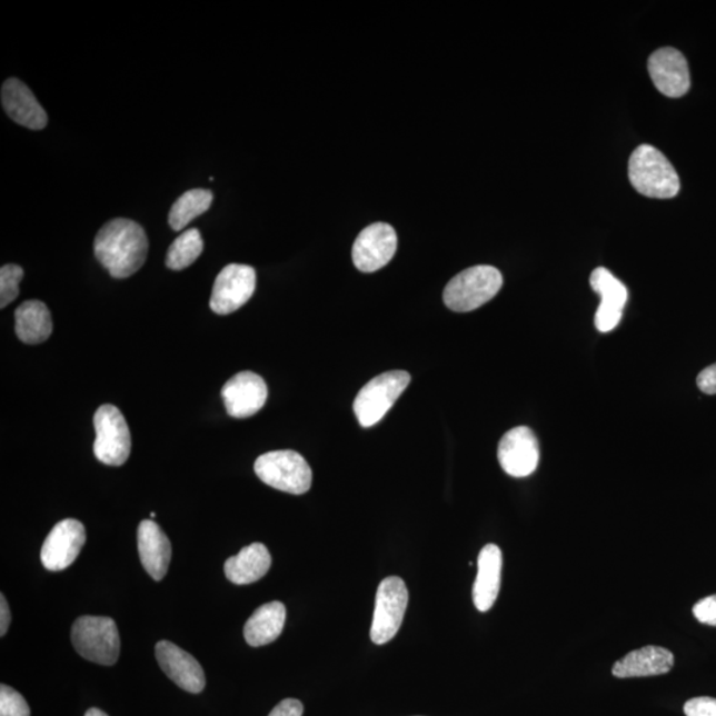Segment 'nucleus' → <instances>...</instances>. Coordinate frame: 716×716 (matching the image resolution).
Returning a JSON list of instances; mask_svg holds the SVG:
<instances>
[{
    "label": "nucleus",
    "instance_id": "f257e3e1",
    "mask_svg": "<svg viewBox=\"0 0 716 716\" xmlns=\"http://www.w3.org/2000/svg\"><path fill=\"white\" fill-rule=\"evenodd\" d=\"M95 255L110 277L127 279L143 266L149 240L142 226L135 220L116 218L101 227L95 238Z\"/></svg>",
    "mask_w": 716,
    "mask_h": 716
},
{
    "label": "nucleus",
    "instance_id": "f03ea898",
    "mask_svg": "<svg viewBox=\"0 0 716 716\" xmlns=\"http://www.w3.org/2000/svg\"><path fill=\"white\" fill-rule=\"evenodd\" d=\"M628 171L633 188L645 197L669 199L680 190L676 169L663 151L652 145H642L633 151Z\"/></svg>",
    "mask_w": 716,
    "mask_h": 716
},
{
    "label": "nucleus",
    "instance_id": "7ed1b4c3",
    "mask_svg": "<svg viewBox=\"0 0 716 716\" xmlns=\"http://www.w3.org/2000/svg\"><path fill=\"white\" fill-rule=\"evenodd\" d=\"M503 286L499 270L493 266H475L459 272L444 292L447 308L454 312H471L498 295Z\"/></svg>",
    "mask_w": 716,
    "mask_h": 716
},
{
    "label": "nucleus",
    "instance_id": "20e7f679",
    "mask_svg": "<svg viewBox=\"0 0 716 716\" xmlns=\"http://www.w3.org/2000/svg\"><path fill=\"white\" fill-rule=\"evenodd\" d=\"M71 639L76 652L93 664L112 666L120 657V633L112 618L82 616L76 619Z\"/></svg>",
    "mask_w": 716,
    "mask_h": 716
},
{
    "label": "nucleus",
    "instance_id": "39448f33",
    "mask_svg": "<svg viewBox=\"0 0 716 716\" xmlns=\"http://www.w3.org/2000/svg\"><path fill=\"white\" fill-rule=\"evenodd\" d=\"M253 470L263 484L288 494H306L312 485L311 467L292 450L263 454L255 463Z\"/></svg>",
    "mask_w": 716,
    "mask_h": 716
},
{
    "label": "nucleus",
    "instance_id": "423d86ee",
    "mask_svg": "<svg viewBox=\"0 0 716 716\" xmlns=\"http://www.w3.org/2000/svg\"><path fill=\"white\" fill-rule=\"evenodd\" d=\"M410 381L408 371L391 370L365 385L354 405L358 424L362 428H371L380 422L399 396L409 387Z\"/></svg>",
    "mask_w": 716,
    "mask_h": 716
},
{
    "label": "nucleus",
    "instance_id": "0eeeda50",
    "mask_svg": "<svg viewBox=\"0 0 716 716\" xmlns=\"http://www.w3.org/2000/svg\"><path fill=\"white\" fill-rule=\"evenodd\" d=\"M93 453L101 464L122 466L132 450V437L126 417L113 405H102L95 412Z\"/></svg>",
    "mask_w": 716,
    "mask_h": 716
},
{
    "label": "nucleus",
    "instance_id": "6e6552de",
    "mask_svg": "<svg viewBox=\"0 0 716 716\" xmlns=\"http://www.w3.org/2000/svg\"><path fill=\"white\" fill-rule=\"evenodd\" d=\"M408 603L409 591L402 578L397 576L385 578L377 589L374 623L370 629L371 642L384 645L395 638L401 628Z\"/></svg>",
    "mask_w": 716,
    "mask_h": 716
},
{
    "label": "nucleus",
    "instance_id": "1a4fd4ad",
    "mask_svg": "<svg viewBox=\"0 0 716 716\" xmlns=\"http://www.w3.org/2000/svg\"><path fill=\"white\" fill-rule=\"evenodd\" d=\"M257 287V272L246 265L232 263L219 272L210 299L217 315H230L252 298Z\"/></svg>",
    "mask_w": 716,
    "mask_h": 716
},
{
    "label": "nucleus",
    "instance_id": "9d476101",
    "mask_svg": "<svg viewBox=\"0 0 716 716\" xmlns=\"http://www.w3.org/2000/svg\"><path fill=\"white\" fill-rule=\"evenodd\" d=\"M87 540L86 528L76 519H64L52 528L40 550V560L51 573H60L78 559Z\"/></svg>",
    "mask_w": 716,
    "mask_h": 716
},
{
    "label": "nucleus",
    "instance_id": "9b49d317",
    "mask_svg": "<svg viewBox=\"0 0 716 716\" xmlns=\"http://www.w3.org/2000/svg\"><path fill=\"white\" fill-rule=\"evenodd\" d=\"M397 233L388 223H374L364 229L354 245L352 258L358 271L376 272L394 259L397 251Z\"/></svg>",
    "mask_w": 716,
    "mask_h": 716
},
{
    "label": "nucleus",
    "instance_id": "f8f14e48",
    "mask_svg": "<svg viewBox=\"0 0 716 716\" xmlns=\"http://www.w3.org/2000/svg\"><path fill=\"white\" fill-rule=\"evenodd\" d=\"M499 464L509 477L526 478L536 471L540 460L539 442L526 426L509 430L500 439Z\"/></svg>",
    "mask_w": 716,
    "mask_h": 716
},
{
    "label": "nucleus",
    "instance_id": "ddd939ff",
    "mask_svg": "<svg viewBox=\"0 0 716 716\" xmlns=\"http://www.w3.org/2000/svg\"><path fill=\"white\" fill-rule=\"evenodd\" d=\"M650 78L658 91L667 98H682L690 89V70L684 53L676 48H659L649 58Z\"/></svg>",
    "mask_w": 716,
    "mask_h": 716
},
{
    "label": "nucleus",
    "instance_id": "4468645a",
    "mask_svg": "<svg viewBox=\"0 0 716 716\" xmlns=\"http://www.w3.org/2000/svg\"><path fill=\"white\" fill-rule=\"evenodd\" d=\"M268 397L267 385L253 371H240L222 388L227 415L232 418H249L263 408Z\"/></svg>",
    "mask_w": 716,
    "mask_h": 716
},
{
    "label": "nucleus",
    "instance_id": "2eb2a0df",
    "mask_svg": "<svg viewBox=\"0 0 716 716\" xmlns=\"http://www.w3.org/2000/svg\"><path fill=\"white\" fill-rule=\"evenodd\" d=\"M156 658L162 672L182 690L191 694L203 692L205 672L191 654L175 644L161 642L156 646Z\"/></svg>",
    "mask_w": 716,
    "mask_h": 716
},
{
    "label": "nucleus",
    "instance_id": "dca6fc26",
    "mask_svg": "<svg viewBox=\"0 0 716 716\" xmlns=\"http://www.w3.org/2000/svg\"><path fill=\"white\" fill-rule=\"evenodd\" d=\"M2 106L10 119L19 126L41 130L47 127L48 116L30 88L18 79L4 81L2 87Z\"/></svg>",
    "mask_w": 716,
    "mask_h": 716
},
{
    "label": "nucleus",
    "instance_id": "f3484780",
    "mask_svg": "<svg viewBox=\"0 0 716 716\" xmlns=\"http://www.w3.org/2000/svg\"><path fill=\"white\" fill-rule=\"evenodd\" d=\"M137 546L142 567L155 578L161 581L168 574L171 560V544L161 527L153 520H142L137 531Z\"/></svg>",
    "mask_w": 716,
    "mask_h": 716
},
{
    "label": "nucleus",
    "instance_id": "a211bd4d",
    "mask_svg": "<svg viewBox=\"0 0 716 716\" xmlns=\"http://www.w3.org/2000/svg\"><path fill=\"white\" fill-rule=\"evenodd\" d=\"M673 666L674 656L670 650L660 646H644L617 660L611 673L617 678L654 677L669 673Z\"/></svg>",
    "mask_w": 716,
    "mask_h": 716
},
{
    "label": "nucleus",
    "instance_id": "6ab92c4d",
    "mask_svg": "<svg viewBox=\"0 0 716 716\" xmlns=\"http://www.w3.org/2000/svg\"><path fill=\"white\" fill-rule=\"evenodd\" d=\"M503 556L495 544H487L478 557V575L473 588L475 608L488 611L494 607L499 596L501 580Z\"/></svg>",
    "mask_w": 716,
    "mask_h": 716
},
{
    "label": "nucleus",
    "instance_id": "aec40b11",
    "mask_svg": "<svg viewBox=\"0 0 716 716\" xmlns=\"http://www.w3.org/2000/svg\"><path fill=\"white\" fill-rule=\"evenodd\" d=\"M272 566L270 550L265 544L253 543L245 547L237 556L225 563L227 580L237 585H249L265 577Z\"/></svg>",
    "mask_w": 716,
    "mask_h": 716
},
{
    "label": "nucleus",
    "instance_id": "412c9836",
    "mask_svg": "<svg viewBox=\"0 0 716 716\" xmlns=\"http://www.w3.org/2000/svg\"><path fill=\"white\" fill-rule=\"evenodd\" d=\"M286 607L279 601L265 604L246 623L243 635L252 647L265 646L278 639L286 624Z\"/></svg>",
    "mask_w": 716,
    "mask_h": 716
},
{
    "label": "nucleus",
    "instance_id": "4be33fe9",
    "mask_svg": "<svg viewBox=\"0 0 716 716\" xmlns=\"http://www.w3.org/2000/svg\"><path fill=\"white\" fill-rule=\"evenodd\" d=\"M16 332L20 341L37 346L50 339L52 319L50 309L39 300L24 301L16 311Z\"/></svg>",
    "mask_w": 716,
    "mask_h": 716
},
{
    "label": "nucleus",
    "instance_id": "5701e85b",
    "mask_svg": "<svg viewBox=\"0 0 716 716\" xmlns=\"http://www.w3.org/2000/svg\"><path fill=\"white\" fill-rule=\"evenodd\" d=\"M212 192L206 189H192L179 197L169 212V225L175 231H181L191 220L205 215L212 203Z\"/></svg>",
    "mask_w": 716,
    "mask_h": 716
},
{
    "label": "nucleus",
    "instance_id": "b1692460",
    "mask_svg": "<svg viewBox=\"0 0 716 716\" xmlns=\"http://www.w3.org/2000/svg\"><path fill=\"white\" fill-rule=\"evenodd\" d=\"M203 239L197 229L186 230L169 247L165 263L170 270L182 271L201 257Z\"/></svg>",
    "mask_w": 716,
    "mask_h": 716
},
{
    "label": "nucleus",
    "instance_id": "393cba45",
    "mask_svg": "<svg viewBox=\"0 0 716 716\" xmlns=\"http://www.w3.org/2000/svg\"><path fill=\"white\" fill-rule=\"evenodd\" d=\"M590 287L600 295L603 306L624 309L628 301V289L607 268L598 267L591 272Z\"/></svg>",
    "mask_w": 716,
    "mask_h": 716
},
{
    "label": "nucleus",
    "instance_id": "a878e982",
    "mask_svg": "<svg viewBox=\"0 0 716 716\" xmlns=\"http://www.w3.org/2000/svg\"><path fill=\"white\" fill-rule=\"evenodd\" d=\"M24 277L23 268L6 265L0 270V308L10 306L19 296V284Z\"/></svg>",
    "mask_w": 716,
    "mask_h": 716
},
{
    "label": "nucleus",
    "instance_id": "bb28decb",
    "mask_svg": "<svg viewBox=\"0 0 716 716\" xmlns=\"http://www.w3.org/2000/svg\"><path fill=\"white\" fill-rule=\"evenodd\" d=\"M0 716H31L23 695L7 685L0 686Z\"/></svg>",
    "mask_w": 716,
    "mask_h": 716
},
{
    "label": "nucleus",
    "instance_id": "cd10ccee",
    "mask_svg": "<svg viewBox=\"0 0 716 716\" xmlns=\"http://www.w3.org/2000/svg\"><path fill=\"white\" fill-rule=\"evenodd\" d=\"M624 309L608 306H598L597 312L595 316V324L597 330H600L603 334H608L610 330L615 329L619 321L623 319Z\"/></svg>",
    "mask_w": 716,
    "mask_h": 716
},
{
    "label": "nucleus",
    "instance_id": "c85d7f7f",
    "mask_svg": "<svg viewBox=\"0 0 716 716\" xmlns=\"http://www.w3.org/2000/svg\"><path fill=\"white\" fill-rule=\"evenodd\" d=\"M693 613L699 623L716 626V595L702 598L694 605Z\"/></svg>",
    "mask_w": 716,
    "mask_h": 716
},
{
    "label": "nucleus",
    "instance_id": "c756f323",
    "mask_svg": "<svg viewBox=\"0 0 716 716\" xmlns=\"http://www.w3.org/2000/svg\"><path fill=\"white\" fill-rule=\"evenodd\" d=\"M686 716H716V699L698 697L687 700L684 707Z\"/></svg>",
    "mask_w": 716,
    "mask_h": 716
},
{
    "label": "nucleus",
    "instance_id": "7c9ffc66",
    "mask_svg": "<svg viewBox=\"0 0 716 716\" xmlns=\"http://www.w3.org/2000/svg\"><path fill=\"white\" fill-rule=\"evenodd\" d=\"M305 706L298 699L288 698L281 700L268 716H302Z\"/></svg>",
    "mask_w": 716,
    "mask_h": 716
},
{
    "label": "nucleus",
    "instance_id": "2f4dec72",
    "mask_svg": "<svg viewBox=\"0 0 716 716\" xmlns=\"http://www.w3.org/2000/svg\"><path fill=\"white\" fill-rule=\"evenodd\" d=\"M697 384L704 394L716 395V364L700 371Z\"/></svg>",
    "mask_w": 716,
    "mask_h": 716
},
{
    "label": "nucleus",
    "instance_id": "473e14b6",
    "mask_svg": "<svg viewBox=\"0 0 716 716\" xmlns=\"http://www.w3.org/2000/svg\"><path fill=\"white\" fill-rule=\"evenodd\" d=\"M11 624V610L4 595L0 596V636L4 637Z\"/></svg>",
    "mask_w": 716,
    "mask_h": 716
},
{
    "label": "nucleus",
    "instance_id": "72a5a7b5",
    "mask_svg": "<svg viewBox=\"0 0 716 716\" xmlns=\"http://www.w3.org/2000/svg\"><path fill=\"white\" fill-rule=\"evenodd\" d=\"M84 716H108L105 712L99 710V708H89Z\"/></svg>",
    "mask_w": 716,
    "mask_h": 716
},
{
    "label": "nucleus",
    "instance_id": "f704fd0d",
    "mask_svg": "<svg viewBox=\"0 0 716 716\" xmlns=\"http://www.w3.org/2000/svg\"><path fill=\"white\" fill-rule=\"evenodd\" d=\"M150 518H151V519H155V518H156V513H151V514H150Z\"/></svg>",
    "mask_w": 716,
    "mask_h": 716
}]
</instances>
